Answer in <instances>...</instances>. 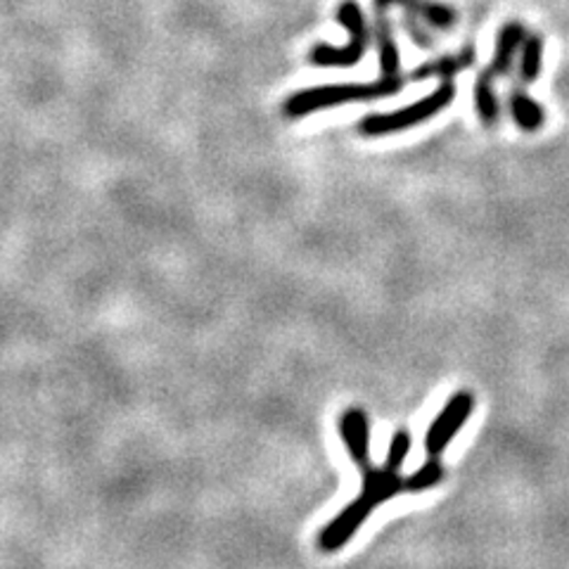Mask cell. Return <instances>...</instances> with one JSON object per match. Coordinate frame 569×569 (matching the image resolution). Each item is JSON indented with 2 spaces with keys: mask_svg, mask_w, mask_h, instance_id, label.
<instances>
[{
  "mask_svg": "<svg viewBox=\"0 0 569 569\" xmlns=\"http://www.w3.org/2000/svg\"><path fill=\"white\" fill-rule=\"evenodd\" d=\"M410 81V77L396 74V77H383L373 83H333V85H318V89H306L292 93L283 112L289 119H299L312 114L316 110L349 105V102H370L379 98H389L404 91V85Z\"/></svg>",
  "mask_w": 569,
  "mask_h": 569,
  "instance_id": "6da1fadb",
  "label": "cell"
},
{
  "mask_svg": "<svg viewBox=\"0 0 569 569\" xmlns=\"http://www.w3.org/2000/svg\"><path fill=\"white\" fill-rule=\"evenodd\" d=\"M527 39L525 27L520 22H508L501 33L496 39V53L491 64L479 74L477 83H475V105L479 112L481 124L494 126L498 122V100H496V81L501 79L504 74L510 72L512 67V58L517 53Z\"/></svg>",
  "mask_w": 569,
  "mask_h": 569,
  "instance_id": "7a4b0ae2",
  "label": "cell"
},
{
  "mask_svg": "<svg viewBox=\"0 0 569 569\" xmlns=\"http://www.w3.org/2000/svg\"><path fill=\"white\" fill-rule=\"evenodd\" d=\"M454 98H456V85L451 81H444L437 91H433L418 102H413L408 108L364 116L358 122V131L366 138H379V135H392V133L413 129L423 122H429V119L437 116L441 110H446L454 102Z\"/></svg>",
  "mask_w": 569,
  "mask_h": 569,
  "instance_id": "3957f363",
  "label": "cell"
},
{
  "mask_svg": "<svg viewBox=\"0 0 569 569\" xmlns=\"http://www.w3.org/2000/svg\"><path fill=\"white\" fill-rule=\"evenodd\" d=\"M337 22L349 29L352 41L344 48H335L327 43L314 45L312 55H308L312 64H316V67H354L364 60L366 50L370 45V33L366 27L364 10H360L354 0H344V3L337 8Z\"/></svg>",
  "mask_w": 569,
  "mask_h": 569,
  "instance_id": "277c9868",
  "label": "cell"
},
{
  "mask_svg": "<svg viewBox=\"0 0 569 569\" xmlns=\"http://www.w3.org/2000/svg\"><path fill=\"white\" fill-rule=\"evenodd\" d=\"M473 408H475V399L470 392H456L451 399L446 402L435 423L427 429L425 448L429 458H439L446 451V446L454 441V437L460 433L463 425L468 423Z\"/></svg>",
  "mask_w": 569,
  "mask_h": 569,
  "instance_id": "5b68a950",
  "label": "cell"
},
{
  "mask_svg": "<svg viewBox=\"0 0 569 569\" xmlns=\"http://www.w3.org/2000/svg\"><path fill=\"white\" fill-rule=\"evenodd\" d=\"M373 508H375V504L370 501V498L360 494L356 501H352L331 525H327L318 534L321 550H325V553H335V550H339L342 546H347L354 534L358 531V527L368 520Z\"/></svg>",
  "mask_w": 569,
  "mask_h": 569,
  "instance_id": "8992f818",
  "label": "cell"
},
{
  "mask_svg": "<svg viewBox=\"0 0 569 569\" xmlns=\"http://www.w3.org/2000/svg\"><path fill=\"white\" fill-rule=\"evenodd\" d=\"M339 435L347 444L352 460L360 470L370 468V429L364 410L352 408L339 418Z\"/></svg>",
  "mask_w": 569,
  "mask_h": 569,
  "instance_id": "52a82bcc",
  "label": "cell"
},
{
  "mask_svg": "<svg viewBox=\"0 0 569 569\" xmlns=\"http://www.w3.org/2000/svg\"><path fill=\"white\" fill-rule=\"evenodd\" d=\"M392 6H402L406 12L420 17L423 22L437 29H451L456 24V12L444 3H437V0H373L375 10H389Z\"/></svg>",
  "mask_w": 569,
  "mask_h": 569,
  "instance_id": "ba28073f",
  "label": "cell"
},
{
  "mask_svg": "<svg viewBox=\"0 0 569 569\" xmlns=\"http://www.w3.org/2000/svg\"><path fill=\"white\" fill-rule=\"evenodd\" d=\"M477 62V53L475 48H465L456 55H444L439 60H429L425 64H420L418 69L410 72V81H429V79H444L451 81L456 74L465 72Z\"/></svg>",
  "mask_w": 569,
  "mask_h": 569,
  "instance_id": "9c48e42d",
  "label": "cell"
},
{
  "mask_svg": "<svg viewBox=\"0 0 569 569\" xmlns=\"http://www.w3.org/2000/svg\"><path fill=\"white\" fill-rule=\"evenodd\" d=\"M375 29H377V55H379V72L383 77L402 74V58L399 45L392 37V27L387 20V10H375Z\"/></svg>",
  "mask_w": 569,
  "mask_h": 569,
  "instance_id": "30bf717a",
  "label": "cell"
},
{
  "mask_svg": "<svg viewBox=\"0 0 569 569\" xmlns=\"http://www.w3.org/2000/svg\"><path fill=\"white\" fill-rule=\"evenodd\" d=\"M404 491V479L399 473H394L389 468H368L364 470V489L360 494L368 496L375 506L389 501L396 494Z\"/></svg>",
  "mask_w": 569,
  "mask_h": 569,
  "instance_id": "8fae6325",
  "label": "cell"
},
{
  "mask_svg": "<svg viewBox=\"0 0 569 569\" xmlns=\"http://www.w3.org/2000/svg\"><path fill=\"white\" fill-rule=\"evenodd\" d=\"M510 112L517 126L525 131H539L546 122V112L537 100H531L522 89H515L510 93Z\"/></svg>",
  "mask_w": 569,
  "mask_h": 569,
  "instance_id": "7c38bea8",
  "label": "cell"
},
{
  "mask_svg": "<svg viewBox=\"0 0 569 569\" xmlns=\"http://www.w3.org/2000/svg\"><path fill=\"white\" fill-rule=\"evenodd\" d=\"M441 479H444V468H441L439 458H429L425 465H420L416 473L404 479V491L406 494H423L427 489L437 487Z\"/></svg>",
  "mask_w": 569,
  "mask_h": 569,
  "instance_id": "4fadbf2b",
  "label": "cell"
},
{
  "mask_svg": "<svg viewBox=\"0 0 569 569\" xmlns=\"http://www.w3.org/2000/svg\"><path fill=\"white\" fill-rule=\"evenodd\" d=\"M543 58V41L539 33H531V37L525 39L522 48V81L534 83L541 74V60Z\"/></svg>",
  "mask_w": 569,
  "mask_h": 569,
  "instance_id": "5bb4252c",
  "label": "cell"
},
{
  "mask_svg": "<svg viewBox=\"0 0 569 569\" xmlns=\"http://www.w3.org/2000/svg\"><path fill=\"white\" fill-rule=\"evenodd\" d=\"M408 451H410V435L406 433V429H396L392 437V444H389L387 458H385V468H389L394 473H402Z\"/></svg>",
  "mask_w": 569,
  "mask_h": 569,
  "instance_id": "9a60e30c",
  "label": "cell"
},
{
  "mask_svg": "<svg viewBox=\"0 0 569 569\" xmlns=\"http://www.w3.org/2000/svg\"><path fill=\"white\" fill-rule=\"evenodd\" d=\"M404 29L410 33V39L416 41L420 48H433V39H429V33L423 29V20H420V17L406 12V17H404Z\"/></svg>",
  "mask_w": 569,
  "mask_h": 569,
  "instance_id": "2e32d148",
  "label": "cell"
}]
</instances>
